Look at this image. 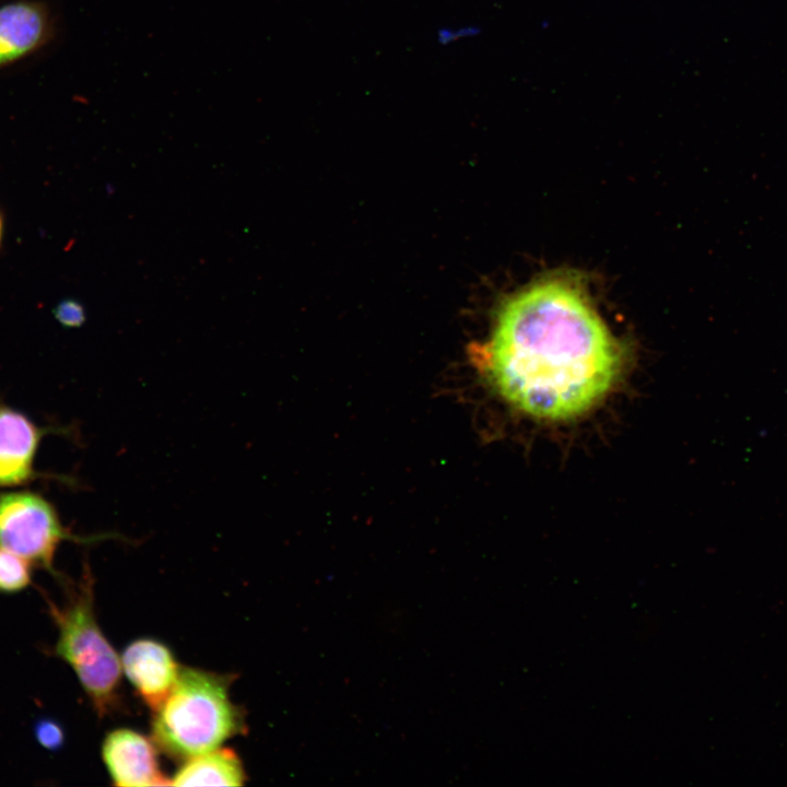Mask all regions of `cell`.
Returning a JSON list of instances; mask_svg holds the SVG:
<instances>
[{"instance_id":"obj_2","label":"cell","mask_w":787,"mask_h":787,"mask_svg":"<svg viewBox=\"0 0 787 787\" xmlns=\"http://www.w3.org/2000/svg\"><path fill=\"white\" fill-rule=\"evenodd\" d=\"M234 674L180 667L177 682L153 712L152 739L176 760H188L244 733V709L230 696Z\"/></svg>"},{"instance_id":"obj_3","label":"cell","mask_w":787,"mask_h":787,"mask_svg":"<svg viewBox=\"0 0 787 787\" xmlns=\"http://www.w3.org/2000/svg\"><path fill=\"white\" fill-rule=\"evenodd\" d=\"M62 606L48 601V611L57 627L55 655L75 673L98 717L111 714L119 705L121 662L98 625L94 612V580L85 568L81 580L67 583Z\"/></svg>"},{"instance_id":"obj_7","label":"cell","mask_w":787,"mask_h":787,"mask_svg":"<svg viewBox=\"0 0 787 787\" xmlns=\"http://www.w3.org/2000/svg\"><path fill=\"white\" fill-rule=\"evenodd\" d=\"M120 662L122 672L152 712L168 697L180 671L171 649L148 637L128 644Z\"/></svg>"},{"instance_id":"obj_13","label":"cell","mask_w":787,"mask_h":787,"mask_svg":"<svg viewBox=\"0 0 787 787\" xmlns=\"http://www.w3.org/2000/svg\"><path fill=\"white\" fill-rule=\"evenodd\" d=\"M479 33L480 28L474 25H465L456 28L446 26L437 31L436 39L438 44L446 46L460 39L477 36Z\"/></svg>"},{"instance_id":"obj_8","label":"cell","mask_w":787,"mask_h":787,"mask_svg":"<svg viewBox=\"0 0 787 787\" xmlns=\"http://www.w3.org/2000/svg\"><path fill=\"white\" fill-rule=\"evenodd\" d=\"M46 430L24 413L0 403V486H16L37 473L34 460Z\"/></svg>"},{"instance_id":"obj_6","label":"cell","mask_w":787,"mask_h":787,"mask_svg":"<svg viewBox=\"0 0 787 787\" xmlns=\"http://www.w3.org/2000/svg\"><path fill=\"white\" fill-rule=\"evenodd\" d=\"M55 17L39 0H14L0 5V70L45 47L54 37Z\"/></svg>"},{"instance_id":"obj_14","label":"cell","mask_w":787,"mask_h":787,"mask_svg":"<svg viewBox=\"0 0 787 787\" xmlns=\"http://www.w3.org/2000/svg\"><path fill=\"white\" fill-rule=\"evenodd\" d=\"M2 230H3V225H2V219L0 215V244H1V239H2Z\"/></svg>"},{"instance_id":"obj_11","label":"cell","mask_w":787,"mask_h":787,"mask_svg":"<svg viewBox=\"0 0 787 787\" xmlns=\"http://www.w3.org/2000/svg\"><path fill=\"white\" fill-rule=\"evenodd\" d=\"M34 735L37 742L49 751H57L64 743L63 728L54 719H39L35 724Z\"/></svg>"},{"instance_id":"obj_5","label":"cell","mask_w":787,"mask_h":787,"mask_svg":"<svg viewBox=\"0 0 787 787\" xmlns=\"http://www.w3.org/2000/svg\"><path fill=\"white\" fill-rule=\"evenodd\" d=\"M101 753L116 786H171V778L160 768L155 743L133 729L109 731L103 740Z\"/></svg>"},{"instance_id":"obj_1","label":"cell","mask_w":787,"mask_h":787,"mask_svg":"<svg viewBox=\"0 0 787 787\" xmlns=\"http://www.w3.org/2000/svg\"><path fill=\"white\" fill-rule=\"evenodd\" d=\"M471 359L517 410L541 420L577 418L616 383L623 350L586 290L549 277L509 296Z\"/></svg>"},{"instance_id":"obj_12","label":"cell","mask_w":787,"mask_h":787,"mask_svg":"<svg viewBox=\"0 0 787 787\" xmlns=\"http://www.w3.org/2000/svg\"><path fill=\"white\" fill-rule=\"evenodd\" d=\"M52 313L58 322L67 328H79L86 320L83 305L73 298L61 301Z\"/></svg>"},{"instance_id":"obj_9","label":"cell","mask_w":787,"mask_h":787,"mask_svg":"<svg viewBox=\"0 0 787 787\" xmlns=\"http://www.w3.org/2000/svg\"><path fill=\"white\" fill-rule=\"evenodd\" d=\"M246 774L237 753L214 749L186 760L171 778V786H243Z\"/></svg>"},{"instance_id":"obj_10","label":"cell","mask_w":787,"mask_h":787,"mask_svg":"<svg viewBox=\"0 0 787 787\" xmlns=\"http://www.w3.org/2000/svg\"><path fill=\"white\" fill-rule=\"evenodd\" d=\"M32 563L0 548V591L14 594L25 589L32 580Z\"/></svg>"},{"instance_id":"obj_4","label":"cell","mask_w":787,"mask_h":787,"mask_svg":"<svg viewBox=\"0 0 787 787\" xmlns=\"http://www.w3.org/2000/svg\"><path fill=\"white\" fill-rule=\"evenodd\" d=\"M102 538L106 536L80 538L69 532L51 503L37 493L0 492V548L46 569L61 582L64 577L54 566L59 544L70 539L87 542Z\"/></svg>"}]
</instances>
